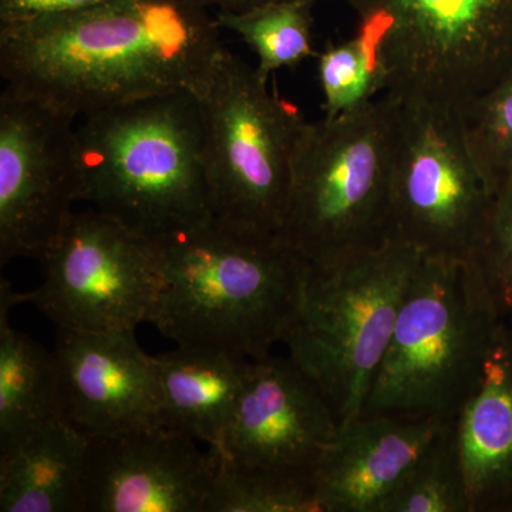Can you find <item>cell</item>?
<instances>
[{
  "label": "cell",
  "mask_w": 512,
  "mask_h": 512,
  "mask_svg": "<svg viewBox=\"0 0 512 512\" xmlns=\"http://www.w3.org/2000/svg\"><path fill=\"white\" fill-rule=\"evenodd\" d=\"M184 0H106L0 25L6 92L77 119L175 92L200 97L224 46Z\"/></svg>",
  "instance_id": "obj_1"
},
{
  "label": "cell",
  "mask_w": 512,
  "mask_h": 512,
  "mask_svg": "<svg viewBox=\"0 0 512 512\" xmlns=\"http://www.w3.org/2000/svg\"><path fill=\"white\" fill-rule=\"evenodd\" d=\"M164 285L151 325L183 348L272 355L301 309L309 264L279 234L218 217L153 238Z\"/></svg>",
  "instance_id": "obj_2"
},
{
  "label": "cell",
  "mask_w": 512,
  "mask_h": 512,
  "mask_svg": "<svg viewBox=\"0 0 512 512\" xmlns=\"http://www.w3.org/2000/svg\"><path fill=\"white\" fill-rule=\"evenodd\" d=\"M79 201L150 238L214 217L200 99L175 92L84 117Z\"/></svg>",
  "instance_id": "obj_3"
},
{
  "label": "cell",
  "mask_w": 512,
  "mask_h": 512,
  "mask_svg": "<svg viewBox=\"0 0 512 512\" xmlns=\"http://www.w3.org/2000/svg\"><path fill=\"white\" fill-rule=\"evenodd\" d=\"M501 322L473 259L423 256L360 416L454 423Z\"/></svg>",
  "instance_id": "obj_4"
},
{
  "label": "cell",
  "mask_w": 512,
  "mask_h": 512,
  "mask_svg": "<svg viewBox=\"0 0 512 512\" xmlns=\"http://www.w3.org/2000/svg\"><path fill=\"white\" fill-rule=\"evenodd\" d=\"M399 99L303 128L279 237L311 266H329L387 242Z\"/></svg>",
  "instance_id": "obj_5"
},
{
  "label": "cell",
  "mask_w": 512,
  "mask_h": 512,
  "mask_svg": "<svg viewBox=\"0 0 512 512\" xmlns=\"http://www.w3.org/2000/svg\"><path fill=\"white\" fill-rule=\"evenodd\" d=\"M421 259L416 249L387 241L338 264L309 265L284 345L328 400L339 427L362 413Z\"/></svg>",
  "instance_id": "obj_6"
},
{
  "label": "cell",
  "mask_w": 512,
  "mask_h": 512,
  "mask_svg": "<svg viewBox=\"0 0 512 512\" xmlns=\"http://www.w3.org/2000/svg\"><path fill=\"white\" fill-rule=\"evenodd\" d=\"M386 94L461 107L512 69V0H345Z\"/></svg>",
  "instance_id": "obj_7"
},
{
  "label": "cell",
  "mask_w": 512,
  "mask_h": 512,
  "mask_svg": "<svg viewBox=\"0 0 512 512\" xmlns=\"http://www.w3.org/2000/svg\"><path fill=\"white\" fill-rule=\"evenodd\" d=\"M198 99L215 217L278 234L308 120L272 93L254 67L227 49L218 56Z\"/></svg>",
  "instance_id": "obj_8"
},
{
  "label": "cell",
  "mask_w": 512,
  "mask_h": 512,
  "mask_svg": "<svg viewBox=\"0 0 512 512\" xmlns=\"http://www.w3.org/2000/svg\"><path fill=\"white\" fill-rule=\"evenodd\" d=\"M493 194L471 154L460 107L399 99L387 241L424 258L473 259Z\"/></svg>",
  "instance_id": "obj_9"
},
{
  "label": "cell",
  "mask_w": 512,
  "mask_h": 512,
  "mask_svg": "<svg viewBox=\"0 0 512 512\" xmlns=\"http://www.w3.org/2000/svg\"><path fill=\"white\" fill-rule=\"evenodd\" d=\"M40 261L45 281L22 299L57 328L111 332L153 322L164 285L156 244L116 218L73 211Z\"/></svg>",
  "instance_id": "obj_10"
},
{
  "label": "cell",
  "mask_w": 512,
  "mask_h": 512,
  "mask_svg": "<svg viewBox=\"0 0 512 512\" xmlns=\"http://www.w3.org/2000/svg\"><path fill=\"white\" fill-rule=\"evenodd\" d=\"M73 117L0 96V264L37 258L79 202Z\"/></svg>",
  "instance_id": "obj_11"
},
{
  "label": "cell",
  "mask_w": 512,
  "mask_h": 512,
  "mask_svg": "<svg viewBox=\"0 0 512 512\" xmlns=\"http://www.w3.org/2000/svg\"><path fill=\"white\" fill-rule=\"evenodd\" d=\"M87 437L83 512H205L214 448L163 424Z\"/></svg>",
  "instance_id": "obj_12"
},
{
  "label": "cell",
  "mask_w": 512,
  "mask_h": 512,
  "mask_svg": "<svg viewBox=\"0 0 512 512\" xmlns=\"http://www.w3.org/2000/svg\"><path fill=\"white\" fill-rule=\"evenodd\" d=\"M338 429L318 386L288 356L269 355L251 360L237 407L215 450L238 466L313 476Z\"/></svg>",
  "instance_id": "obj_13"
},
{
  "label": "cell",
  "mask_w": 512,
  "mask_h": 512,
  "mask_svg": "<svg viewBox=\"0 0 512 512\" xmlns=\"http://www.w3.org/2000/svg\"><path fill=\"white\" fill-rule=\"evenodd\" d=\"M134 332L57 328L62 417L86 436L160 424L154 356Z\"/></svg>",
  "instance_id": "obj_14"
},
{
  "label": "cell",
  "mask_w": 512,
  "mask_h": 512,
  "mask_svg": "<svg viewBox=\"0 0 512 512\" xmlns=\"http://www.w3.org/2000/svg\"><path fill=\"white\" fill-rule=\"evenodd\" d=\"M451 426L387 416H359L340 426L313 474L325 512H382L394 488Z\"/></svg>",
  "instance_id": "obj_15"
},
{
  "label": "cell",
  "mask_w": 512,
  "mask_h": 512,
  "mask_svg": "<svg viewBox=\"0 0 512 512\" xmlns=\"http://www.w3.org/2000/svg\"><path fill=\"white\" fill-rule=\"evenodd\" d=\"M453 430L471 512H505L512 497V336L504 319Z\"/></svg>",
  "instance_id": "obj_16"
},
{
  "label": "cell",
  "mask_w": 512,
  "mask_h": 512,
  "mask_svg": "<svg viewBox=\"0 0 512 512\" xmlns=\"http://www.w3.org/2000/svg\"><path fill=\"white\" fill-rule=\"evenodd\" d=\"M160 424L217 448L244 389L251 360L183 348L154 356Z\"/></svg>",
  "instance_id": "obj_17"
},
{
  "label": "cell",
  "mask_w": 512,
  "mask_h": 512,
  "mask_svg": "<svg viewBox=\"0 0 512 512\" xmlns=\"http://www.w3.org/2000/svg\"><path fill=\"white\" fill-rule=\"evenodd\" d=\"M89 437L64 419L0 456V511L83 512Z\"/></svg>",
  "instance_id": "obj_18"
},
{
  "label": "cell",
  "mask_w": 512,
  "mask_h": 512,
  "mask_svg": "<svg viewBox=\"0 0 512 512\" xmlns=\"http://www.w3.org/2000/svg\"><path fill=\"white\" fill-rule=\"evenodd\" d=\"M0 284V456L39 427L63 419L55 353L12 328L10 309L22 303Z\"/></svg>",
  "instance_id": "obj_19"
},
{
  "label": "cell",
  "mask_w": 512,
  "mask_h": 512,
  "mask_svg": "<svg viewBox=\"0 0 512 512\" xmlns=\"http://www.w3.org/2000/svg\"><path fill=\"white\" fill-rule=\"evenodd\" d=\"M318 0H276L244 12H218V26L235 33L258 57L256 73L264 82L276 70L299 66L315 55L313 8Z\"/></svg>",
  "instance_id": "obj_20"
},
{
  "label": "cell",
  "mask_w": 512,
  "mask_h": 512,
  "mask_svg": "<svg viewBox=\"0 0 512 512\" xmlns=\"http://www.w3.org/2000/svg\"><path fill=\"white\" fill-rule=\"evenodd\" d=\"M215 453L205 512H325L313 476L242 467Z\"/></svg>",
  "instance_id": "obj_21"
},
{
  "label": "cell",
  "mask_w": 512,
  "mask_h": 512,
  "mask_svg": "<svg viewBox=\"0 0 512 512\" xmlns=\"http://www.w3.org/2000/svg\"><path fill=\"white\" fill-rule=\"evenodd\" d=\"M453 426L394 488L382 512H471Z\"/></svg>",
  "instance_id": "obj_22"
},
{
  "label": "cell",
  "mask_w": 512,
  "mask_h": 512,
  "mask_svg": "<svg viewBox=\"0 0 512 512\" xmlns=\"http://www.w3.org/2000/svg\"><path fill=\"white\" fill-rule=\"evenodd\" d=\"M318 74L326 119L363 109L386 93L382 62L365 37L329 43L318 56Z\"/></svg>",
  "instance_id": "obj_23"
},
{
  "label": "cell",
  "mask_w": 512,
  "mask_h": 512,
  "mask_svg": "<svg viewBox=\"0 0 512 512\" xmlns=\"http://www.w3.org/2000/svg\"><path fill=\"white\" fill-rule=\"evenodd\" d=\"M460 111L471 154L494 192L512 165V69Z\"/></svg>",
  "instance_id": "obj_24"
},
{
  "label": "cell",
  "mask_w": 512,
  "mask_h": 512,
  "mask_svg": "<svg viewBox=\"0 0 512 512\" xmlns=\"http://www.w3.org/2000/svg\"><path fill=\"white\" fill-rule=\"evenodd\" d=\"M473 261L504 319L512 311V165L495 185L490 215Z\"/></svg>",
  "instance_id": "obj_25"
},
{
  "label": "cell",
  "mask_w": 512,
  "mask_h": 512,
  "mask_svg": "<svg viewBox=\"0 0 512 512\" xmlns=\"http://www.w3.org/2000/svg\"><path fill=\"white\" fill-rule=\"evenodd\" d=\"M106 0H0V25L92 8Z\"/></svg>",
  "instance_id": "obj_26"
},
{
  "label": "cell",
  "mask_w": 512,
  "mask_h": 512,
  "mask_svg": "<svg viewBox=\"0 0 512 512\" xmlns=\"http://www.w3.org/2000/svg\"><path fill=\"white\" fill-rule=\"evenodd\" d=\"M184 2L205 10L217 8L220 12H244L276 0H184Z\"/></svg>",
  "instance_id": "obj_27"
},
{
  "label": "cell",
  "mask_w": 512,
  "mask_h": 512,
  "mask_svg": "<svg viewBox=\"0 0 512 512\" xmlns=\"http://www.w3.org/2000/svg\"><path fill=\"white\" fill-rule=\"evenodd\" d=\"M505 325H507L508 330H510L511 336H512V311L508 313L507 316L504 318Z\"/></svg>",
  "instance_id": "obj_28"
},
{
  "label": "cell",
  "mask_w": 512,
  "mask_h": 512,
  "mask_svg": "<svg viewBox=\"0 0 512 512\" xmlns=\"http://www.w3.org/2000/svg\"><path fill=\"white\" fill-rule=\"evenodd\" d=\"M505 512H512V497H511L510 503H508V505H507V510H505Z\"/></svg>",
  "instance_id": "obj_29"
}]
</instances>
